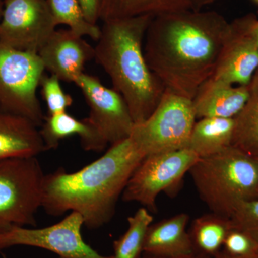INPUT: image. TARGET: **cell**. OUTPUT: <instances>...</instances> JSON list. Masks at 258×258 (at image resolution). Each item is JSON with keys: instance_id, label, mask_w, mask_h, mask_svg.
I'll return each mask as SVG.
<instances>
[{"instance_id": "8", "label": "cell", "mask_w": 258, "mask_h": 258, "mask_svg": "<svg viewBox=\"0 0 258 258\" xmlns=\"http://www.w3.org/2000/svg\"><path fill=\"white\" fill-rule=\"evenodd\" d=\"M199 159L187 148L147 156L129 179L122 194L123 201L138 203L156 212L159 194L177 189Z\"/></svg>"}, {"instance_id": "32", "label": "cell", "mask_w": 258, "mask_h": 258, "mask_svg": "<svg viewBox=\"0 0 258 258\" xmlns=\"http://www.w3.org/2000/svg\"><path fill=\"white\" fill-rule=\"evenodd\" d=\"M3 3L2 0H0V21H1L2 15H3Z\"/></svg>"}, {"instance_id": "18", "label": "cell", "mask_w": 258, "mask_h": 258, "mask_svg": "<svg viewBox=\"0 0 258 258\" xmlns=\"http://www.w3.org/2000/svg\"><path fill=\"white\" fill-rule=\"evenodd\" d=\"M234 130V118H200L194 125L186 148L200 159L212 157L232 146Z\"/></svg>"}, {"instance_id": "15", "label": "cell", "mask_w": 258, "mask_h": 258, "mask_svg": "<svg viewBox=\"0 0 258 258\" xmlns=\"http://www.w3.org/2000/svg\"><path fill=\"white\" fill-rule=\"evenodd\" d=\"M38 128L28 118L0 108V161L37 157L46 151Z\"/></svg>"}, {"instance_id": "35", "label": "cell", "mask_w": 258, "mask_h": 258, "mask_svg": "<svg viewBox=\"0 0 258 258\" xmlns=\"http://www.w3.org/2000/svg\"><path fill=\"white\" fill-rule=\"evenodd\" d=\"M57 258H63V257H57Z\"/></svg>"}, {"instance_id": "13", "label": "cell", "mask_w": 258, "mask_h": 258, "mask_svg": "<svg viewBox=\"0 0 258 258\" xmlns=\"http://www.w3.org/2000/svg\"><path fill=\"white\" fill-rule=\"evenodd\" d=\"M45 71L60 81L74 83L86 64L94 59L95 49L71 30H56L38 52Z\"/></svg>"}, {"instance_id": "27", "label": "cell", "mask_w": 258, "mask_h": 258, "mask_svg": "<svg viewBox=\"0 0 258 258\" xmlns=\"http://www.w3.org/2000/svg\"><path fill=\"white\" fill-rule=\"evenodd\" d=\"M85 16L90 23L97 25L100 20L101 0H79Z\"/></svg>"}, {"instance_id": "24", "label": "cell", "mask_w": 258, "mask_h": 258, "mask_svg": "<svg viewBox=\"0 0 258 258\" xmlns=\"http://www.w3.org/2000/svg\"><path fill=\"white\" fill-rule=\"evenodd\" d=\"M42 96L46 103L48 115H55L66 112L73 104L72 96L64 92L60 85V80L50 74H44L39 85Z\"/></svg>"}, {"instance_id": "21", "label": "cell", "mask_w": 258, "mask_h": 258, "mask_svg": "<svg viewBox=\"0 0 258 258\" xmlns=\"http://www.w3.org/2000/svg\"><path fill=\"white\" fill-rule=\"evenodd\" d=\"M234 119L232 147L258 161V71L249 84L248 101Z\"/></svg>"}, {"instance_id": "17", "label": "cell", "mask_w": 258, "mask_h": 258, "mask_svg": "<svg viewBox=\"0 0 258 258\" xmlns=\"http://www.w3.org/2000/svg\"><path fill=\"white\" fill-rule=\"evenodd\" d=\"M189 216L180 213L149 226L143 253L162 257H182L196 253L189 232Z\"/></svg>"}, {"instance_id": "2", "label": "cell", "mask_w": 258, "mask_h": 258, "mask_svg": "<svg viewBox=\"0 0 258 258\" xmlns=\"http://www.w3.org/2000/svg\"><path fill=\"white\" fill-rule=\"evenodd\" d=\"M145 157L128 137L79 171L60 168L45 176L42 208L52 216L78 212L88 228H100L114 215L118 199Z\"/></svg>"}, {"instance_id": "22", "label": "cell", "mask_w": 258, "mask_h": 258, "mask_svg": "<svg viewBox=\"0 0 258 258\" xmlns=\"http://www.w3.org/2000/svg\"><path fill=\"white\" fill-rule=\"evenodd\" d=\"M153 220L150 211L144 207L128 217V230L113 242V258H140L146 235Z\"/></svg>"}, {"instance_id": "28", "label": "cell", "mask_w": 258, "mask_h": 258, "mask_svg": "<svg viewBox=\"0 0 258 258\" xmlns=\"http://www.w3.org/2000/svg\"><path fill=\"white\" fill-rule=\"evenodd\" d=\"M249 33L254 39L258 46V20L255 15H248V24H247Z\"/></svg>"}, {"instance_id": "25", "label": "cell", "mask_w": 258, "mask_h": 258, "mask_svg": "<svg viewBox=\"0 0 258 258\" xmlns=\"http://www.w3.org/2000/svg\"><path fill=\"white\" fill-rule=\"evenodd\" d=\"M230 220L232 227L247 232L258 244V198L239 205Z\"/></svg>"}, {"instance_id": "10", "label": "cell", "mask_w": 258, "mask_h": 258, "mask_svg": "<svg viewBox=\"0 0 258 258\" xmlns=\"http://www.w3.org/2000/svg\"><path fill=\"white\" fill-rule=\"evenodd\" d=\"M82 216L71 212L55 225L40 229L11 227L0 233V251L14 246H30L47 249L63 258H113L104 256L83 240Z\"/></svg>"}, {"instance_id": "19", "label": "cell", "mask_w": 258, "mask_h": 258, "mask_svg": "<svg viewBox=\"0 0 258 258\" xmlns=\"http://www.w3.org/2000/svg\"><path fill=\"white\" fill-rule=\"evenodd\" d=\"M191 10L187 0H101L100 20L157 15Z\"/></svg>"}, {"instance_id": "5", "label": "cell", "mask_w": 258, "mask_h": 258, "mask_svg": "<svg viewBox=\"0 0 258 258\" xmlns=\"http://www.w3.org/2000/svg\"><path fill=\"white\" fill-rule=\"evenodd\" d=\"M45 176L37 157L0 161V233L15 226H36Z\"/></svg>"}, {"instance_id": "33", "label": "cell", "mask_w": 258, "mask_h": 258, "mask_svg": "<svg viewBox=\"0 0 258 258\" xmlns=\"http://www.w3.org/2000/svg\"><path fill=\"white\" fill-rule=\"evenodd\" d=\"M3 258H8L6 257V256L5 255V254H3Z\"/></svg>"}, {"instance_id": "23", "label": "cell", "mask_w": 258, "mask_h": 258, "mask_svg": "<svg viewBox=\"0 0 258 258\" xmlns=\"http://www.w3.org/2000/svg\"><path fill=\"white\" fill-rule=\"evenodd\" d=\"M47 3L57 25H67L79 36L98 40L101 28L88 21L79 0H47Z\"/></svg>"}, {"instance_id": "4", "label": "cell", "mask_w": 258, "mask_h": 258, "mask_svg": "<svg viewBox=\"0 0 258 258\" xmlns=\"http://www.w3.org/2000/svg\"><path fill=\"white\" fill-rule=\"evenodd\" d=\"M189 172L200 198L221 216L230 219L241 204L258 198V161L232 146L199 159Z\"/></svg>"}, {"instance_id": "29", "label": "cell", "mask_w": 258, "mask_h": 258, "mask_svg": "<svg viewBox=\"0 0 258 258\" xmlns=\"http://www.w3.org/2000/svg\"><path fill=\"white\" fill-rule=\"evenodd\" d=\"M187 1L189 2L191 10L198 11L218 0H187Z\"/></svg>"}, {"instance_id": "9", "label": "cell", "mask_w": 258, "mask_h": 258, "mask_svg": "<svg viewBox=\"0 0 258 258\" xmlns=\"http://www.w3.org/2000/svg\"><path fill=\"white\" fill-rule=\"evenodd\" d=\"M57 26L47 0H5L0 45L37 54Z\"/></svg>"}, {"instance_id": "3", "label": "cell", "mask_w": 258, "mask_h": 258, "mask_svg": "<svg viewBox=\"0 0 258 258\" xmlns=\"http://www.w3.org/2000/svg\"><path fill=\"white\" fill-rule=\"evenodd\" d=\"M154 17L103 22L94 47L95 60L111 78L113 89L124 98L135 124L149 118L165 91L144 56V38Z\"/></svg>"}, {"instance_id": "14", "label": "cell", "mask_w": 258, "mask_h": 258, "mask_svg": "<svg viewBox=\"0 0 258 258\" xmlns=\"http://www.w3.org/2000/svg\"><path fill=\"white\" fill-rule=\"evenodd\" d=\"M249 96V85L235 86L211 76L199 88L192 99L197 119L235 118L243 109Z\"/></svg>"}, {"instance_id": "20", "label": "cell", "mask_w": 258, "mask_h": 258, "mask_svg": "<svg viewBox=\"0 0 258 258\" xmlns=\"http://www.w3.org/2000/svg\"><path fill=\"white\" fill-rule=\"evenodd\" d=\"M232 227L230 219L213 212L195 219L189 232L195 252L215 257L221 252L224 241Z\"/></svg>"}, {"instance_id": "11", "label": "cell", "mask_w": 258, "mask_h": 258, "mask_svg": "<svg viewBox=\"0 0 258 258\" xmlns=\"http://www.w3.org/2000/svg\"><path fill=\"white\" fill-rule=\"evenodd\" d=\"M89 107L88 119L110 146L128 138L135 125L124 98L96 76L82 73L75 80Z\"/></svg>"}, {"instance_id": "16", "label": "cell", "mask_w": 258, "mask_h": 258, "mask_svg": "<svg viewBox=\"0 0 258 258\" xmlns=\"http://www.w3.org/2000/svg\"><path fill=\"white\" fill-rule=\"evenodd\" d=\"M40 129L46 150L55 149L61 141L78 136L83 149L101 152L108 145L98 128L88 118L78 119L67 113L47 115Z\"/></svg>"}, {"instance_id": "6", "label": "cell", "mask_w": 258, "mask_h": 258, "mask_svg": "<svg viewBox=\"0 0 258 258\" xmlns=\"http://www.w3.org/2000/svg\"><path fill=\"white\" fill-rule=\"evenodd\" d=\"M197 120L192 100L165 89L152 114L134 125L129 137L146 157L184 149Z\"/></svg>"}, {"instance_id": "12", "label": "cell", "mask_w": 258, "mask_h": 258, "mask_svg": "<svg viewBox=\"0 0 258 258\" xmlns=\"http://www.w3.org/2000/svg\"><path fill=\"white\" fill-rule=\"evenodd\" d=\"M231 23L212 77L247 86L258 71V46L249 33L248 15Z\"/></svg>"}, {"instance_id": "1", "label": "cell", "mask_w": 258, "mask_h": 258, "mask_svg": "<svg viewBox=\"0 0 258 258\" xmlns=\"http://www.w3.org/2000/svg\"><path fill=\"white\" fill-rule=\"evenodd\" d=\"M230 26L215 11L157 15L144 38L146 60L165 89L192 100L213 74Z\"/></svg>"}, {"instance_id": "31", "label": "cell", "mask_w": 258, "mask_h": 258, "mask_svg": "<svg viewBox=\"0 0 258 258\" xmlns=\"http://www.w3.org/2000/svg\"><path fill=\"white\" fill-rule=\"evenodd\" d=\"M212 258H258V253L251 254L247 256H232L225 253L224 252H220L215 257Z\"/></svg>"}, {"instance_id": "34", "label": "cell", "mask_w": 258, "mask_h": 258, "mask_svg": "<svg viewBox=\"0 0 258 258\" xmlns=\"http://www.w3.org/2000/svg\"><path fill=\"white\" fill-rule=\"evenodd\" d=\"M254 1L256 2V3H258V0H254Z\"/></svg>"}, {"instance_id": "7", "label": "cell", "mask_w": 258, "mask_h": 258, "mask_svg": "<svg viewBox=\"0 0 258 258\" xmlns=\"http://www.w3.org/2000/svg\"><path fill=\"white\" fill-rule=\"evenodd\" d=\"M45 71L38 54L0 45V108L41 126L45 115L37 91Z\"/></svg>"}, {"instance_id": "26", "label": "cell", "mask_w": 258, "mask_h": 258, "mask_svg": "<svg viewBox=\"0 0 258 258\" xmlns=\"http://www.w3.org/2000/svg\"><path fill=\"white\" fill-rule=\"evenodd\" d=\"M225 253L232 256H247L258 253V244L244 231L232 227L227 234L223 246Z\"/></svg>"}, {"instance_id": "30", "label": "cell", "mask_w": 258, "mask_h": 258, "mask_svg": "<svg viewBox=\"0 0 258 258\" xmlns=\"http://www.w3.org/2000/svg\"><path fill=\"white\" fill-rule=\"evenodd\" d=\"M140 258H212L208 256L204 255V254L195 253L187 256H182V257H162V256L152 255L144 253L143 255L141 256Z\"/></svg>"}]
</instances>
